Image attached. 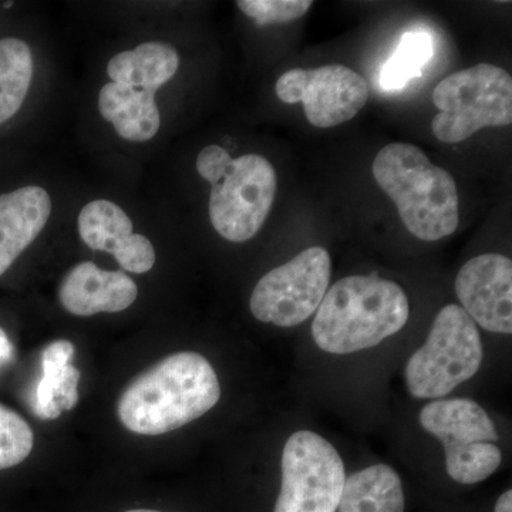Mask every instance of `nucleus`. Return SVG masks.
Wrapping results in <instances>:
<instances>
[{
    "label": "nucleus",
    "mask_w": 512,
    "mask_h": 512,
    "mask_svg": "<svg viewBox=\"0 0 512 512\" xmlns=\"http://www.w3.org/2000/svg\"><path fill=\"white\" fill-rule=\"evenodd\" d=\"M220 399V380L211 363L200 353L178 352L128 384L117 413L127 430L160 436L200 419Z\"/></svg>",
    "instance_id": "f257e3e1"
},
{
    "label": "nucleus",
    "mask_w": 512,
    "mask_h": 512,
    "mask_svg": "<svg viewBox=\"0 0 512 512\" xmlns=\"http://www.w3.org/2000/svg\"><path fill=\"white\" fill-rule=\"evenodd\" d=\"M410 303L402 286L376 275H353L328 289L315 313L312 338L332 355L380 345L406 326Z\"/></svg>",
    "instance_id": "f03ea898"
},
{
    "label": "nucleus",
    "mask_w": 512,
    "mask_h": 512,
    "mask_svg": "<svg viewBox=\"0 0 512 512\" xmlns=\"http://www.w3.org/2000/svg\"><path fill=\"white\" fill-rule=\"evenodd\" d=\"M372 173L414 237L436 242L456 232L460 222L456 181L419 147L387 144L373 161Z\"/></svg>",
    "instance_id": "7ed1b4c3"
},
{
    "label": "nucleus",
    "mask_w": 512,
    "mask_h": 512,
    "mask_svg": "<svg viewBox=\"0 0 512 512\" xmlns=\"http://www.w3.org/2000/svg\"><path fill=\"white\" fill-rule=\"evenodd\" d=\"M483 359L476 323L460 305L450 303L437 313L426 342L407 362V390L416 399L439 400L476 375Z\"/></svg>",
    "instance_id": "20e7f679"
},
{
    "label": "nucleus",
    "mask_w": 512,
    "mask_h": 512,
    "mask_svg": "<svg viewBox=\"0 0 512 512\" xmlns=\"http://www.w3.org/2000/svg\"><path fill=\"white\" fill-rule=\"evenodd\" d=\"M433 103L439 113L431 131L441 143L457 144L483 128L510 126L511 74L495 64H476L441 80Z\"/></svg>",
    "instance_id": "39448f33"
},
{
    "label": "nucleus",
    "mask_w": 512,
    "mask_h": 512,
    "mask_svg": "<svg viewBox=\"0 0 512 512\" xmlns=\"http://www.w3.org/2000/svg\"><path fill=\"white\" fill-rule=\"evenodd\" d=\"M419 421L424 431L443 444L447 473L456 483H481L501 466L497 427L473 400H434L421 409Z\"/></svg>",
    "instance_id": "423d86ee"
},
{
    "label": "nucleus",
    "mask_w": 512,
    "mask_h": 512,
    "mask_svg": "<svg viewBox=\"0 0 512 512\" xmlns=\"http://www.w3.org/2000/svg\"><path fill=\"white\" fill-rule=\"evenodd\" d=\"M281 491L274 512H336L345 487V463L328 440L299 430L282 451Z\"/></svg>",
    "instance_id": "0eeeda50"
},
{
    "label": "nucleus",
    "mask_w": 512,
    "mask_h": 512,
    "mask_svg": "<svg viewBox=\"0 0 512 512\" xmlns=\"http://www.w3.org/2000/svg\"><path fill=\"white\" fill-rule=\"evenodd\" d=\"M278 191L274 165L258 154L232 158L210 194V220L222 238L245 242L264 227Z\"/></svg>",
    "instance_id": "6e6552de"
},
{
    "label": "nucleus",
    "mask_w": 512,
    "mask_h": 512,
    "mask_svg": "<svg viewBox=\"0 0 512 512\" xmlns=\"http://www.w3.org/2000/svg\"><path fill=\"white\" fill-rule=\"evenodd\" d=\"M332 258L322 247L305 249L259 279L251 295L252 315L279 328L301 325L318 311L329 289Z\"/></svg>",
    "instance_id": "1a4fd4ad"
},
{
    "label": "nucleus",
    "mask_w": 512,
    "mask_h": 512,
    "mask_svg": "<svg viewBox=\"0 0 512 512\" xmlns=\"http://www.w3.org/2000/svg\"><path fill=\"white\" fill-rule=\"evenodd\" d=\"M275 90L284 103H302L306 119L318 128L352 120L370 97L365 77L343 64L289 70L279 77Z\"/></svg>",
    "instance_id": "9d476101"
},
{
    "label": "nucleus",
    "mask_w": 512,
    "mask_h": 512,
    "mask_svg": "<svg viewBox=\"0 0 512 512\" xmlns=\"http://www.w3.org/2000/svg\"><path fill=\"white\" fill-rule=\"evenodd\" d=\"M461 308L488 332L512 333V261L500 254L470 259L457 274Z\"/></svg>",
    "instance_id": "9b49d317"
},
{
    "label": "nucleus",
    "mask_w": 512,
    "mask_h": 512,
    "mask_svg": "<svg viewBox=\"0 0 512 512\" xmlns=\"http://www.w3.org/2000/svg\"><path fill=\"white\" fill-rule=\"evenodd\" d=\"M138 288L121 271H103L93 262L73 266L59 289L60 303L76 316L126 311L136 301Z\"/></svg>",
    "instance_id": "f8f14e48"
},
{
    "label": "nucleus",
    "mask_w": 512,
    "mask_h": 512,
    "mask_svg": "<svg viewBox=\"0 0 512 512\" xmlns=\"http://www.w3.org/2000/svg\"><path fill=\"white\" fill-rule=\"evenodd\" d=\"M52 200L45 188L30 185L0 195V276L46 227Z\"/></svg>",
    "instance_id": "ddd939ff"
},
{
    "label": "nucleus",
    "mask_w": 512,
    "mask_h": 512,
    "mask_svg": "<svg viewBox=\"0 0 512 512\" xmlns=\"http://www.w3.org/2000/svg\"><path fill=\"white\" fill-rule=\"evenodd\" d=\"M74 345L69 340H56L42 353V379L32 397V410L43 420H55L79 403L82 373L72 365Z\"/></svg>",
    "instance_id": "4468645a"
},
{
    "label": "nucleus",
    "mask_w": 512,
    "mask_h": 512,
    "mask_svg": "<svg viewBox=\"0 0 512 512\" xmlns=\"http://www.w3.org/2000/svg\"><path fill=\"white\" fill-rule=\"evenodd\" d=\"M156 92L138 90L120 83H107L100 90L99 109L124 140L144 143L160 130L161 117Z\"/></svg>",
    "instance_id": "2eb2a0df"
},
{
    "label": "nucleus",
    "mask_w": 512,
    "mask_h": 512,
    "mask_svg": "<svg viewBox=\"0 0 512 512\" xmlns=\"http://www.w3.org/2000/svg\"><path fill=\"white\" fill-rule=\"evenodd\" d=\"M178 66L180 57L173 46L148 42L114 56L107 64V74L113 83L157 92L173 79Z\"/></svg>",
    "instance_id": "dca6fc26"
},
{
    "label": "nucleus",
    "mask_w": 512,
    "mask_h": 512,
    "mask_svg": "<svg viewBox=\"0 0 512 512\" xmlns=\"http://www.w3.org/2000/svg\"><path fill=\"white\" fill-rule=\"evenodd\" d=\"M402 478L387 464H376L346 477L339 512H404Z\"/></svg>",
    "instance_id": "f3484780"
},
{
    "label": "nucleus",
    "mask_w": 512,
    "mask_h": 512,
    "mask_svg": "<svg viewBox=\"0 0 512 512\" xmlns=\"http://www.w3.org/2000/svg\"><path fill=\"white\" fill-rule=\"evenodd\" d=\"M33 55L23 40H0V124L12 119L28 96Z\"/></svg>",
    "instance_id": "a211bd4d"
},
{
    "label": "nucleus",
    "mask_w": 512,
    "mask_h": 512,
    "mask_svg": "<svg viewBox=\"0 0 512 512\" xmlns=\"http://www.w3.org/2000/svg\"><path fill=\"white\" fill-rule=\"evenodd\" d=\"M79 234L94 251L116 255L133 235V222L119 205L107 200L89 202L80 211Z\"/></svg>",
    "instance_id": "6ab92c4d"
},
{
    "label": "nucleus",
    "mask_w": 512,
    "mask_h": 512,
    "mask_svg": "<svg viewBox=\"0 0 512 512\" xmlns=\"http://www.w3.org/2000/svg\"><path fill=\"white\" fill-rule=\"evenodd\" d=\"M433 57V40L424 32H409L402 37L396 53L384 64L380 84L384 90L403 89L409 80L420 76Z\"/></svg>",
    "instance_id": "aec40b11"
},
{
    "label": "nucleus",
    "mask_w": 512,
    "mask_h": 512,
    "mask_svg": "<svg viewBox=\"0 0 512 512\" xmlns=\"http://www.w3.org/2000/svg\"><path fill=\"white\" fill-rule=\"evenodd\" d=\"M35 444V434L28 421L0 404V471L26 460Z\"/></svg>",
    "instance_id": "412c9836"
},
{
    "label": "nucleus",
    "mask_w": 512,
    "mask_h": 512,
    "mask_svg": "<svg viewBox=\"0 0 512 512\" xmlns=\"http://www.w3.org/2000/svg\"><path fill=\"white\" fill-rule=\"evenodd\" d=\"M238 8L259 26L289 23L306 15L311 0H239Z\"/></svg>",
    "instance_id": "4be33fe9"
},
{
    "label": "nucleus",
    "mask_w": 512,
    "mask_h": 512,
    "mask_svg": "<svg viewBox=\"0 0 512 512\" xmlns=\"http://www.w3.org/2000/svg\"><path fill=\"white\" fill-rule=\"evenodd\" d=\"M124 271L133 274H146L156 264V251L153 244L144 235L133 234L126 245L114 255Z\"/></svg>",
    "instance_id": "5701e85b"
},
{
    "label": "nucleus",
    "mask_w": 512,
    "mask_h": 512,
    "mask_svg": "<svg viewBox=\"0 0 512 512\" xmlns=\"http://www.w3.org/2000/svg\"><path fill=\"white\" fill-rule=\"evenodd\" d=\"M231 161V154H229L225 148L212 144V146L205 147L204 150L198 154V174L212 185L220 180Z\"/></svg>",
    "instance_id": "b1692460"
},
{
    "label": "nucleus",
    "mask_w": 512,
    "mask_h": 512,
    "mask_svg": "<svg viewBox=\"0 0 512 512\" xmlns=\"http://www.w3.org/2000/svg\"><path fill=\"white\" fill-rule=\"evenodd\" d=\"M13 356H15V348H13L5 330L0 328V365L10 362Z\"/></svg>",
    "instance_id": "393cba45"
},
{
    "label": "nucleus",
    "mask_w": 512,
    "mask_h": 512,
    "mask_svg": "<svg viewBox=\"0 0 512 512\" xmlns=\"http://www.w3.org/2000/svg\"><path fill=\"white\" fill-rule=\"evenodd\" d=\"M494 512H512V491H505L500 498H498L497 504H495Z\"/></svg>",
    "instance_id": "a878e982"
},
{
    "label": "nucleus",
    "mask_w": 512,
    "mask_h": 512,
    "mask_svg": "<svg viewBox=\"0 0 512 512\" xmlns=\"http://www.w3.org/2000/svg\"><path fill=\"white\" fill-rule=\"evenodd\" d=\"M126 512H161V511H156V510H130V511H126Z\"/></svg>",
    "instance_id": "bb28decb"
},
{
    "label": "nucleus",
    "mask_w": 512,
    "mask_h": 512,
    "mask_svg": "<svg viewBox=\"0 0 512 512\" xmlns=\"http://www.w3.org/2000/svg\"><path fill=\"white\" fill-rule=\"evenodd\" d=\"M12 5H13V3H12V2H6V3H5V8H6V9H9V8H10V6H12Z\"/></svg>",
    "instance_id": "cd10ccee"
}]
</instances>
